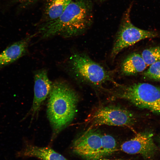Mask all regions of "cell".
Masks as SVG:
<instances>
[{
    "mask_svg": "<svg viewBox=\"0 0 160 160\" xmlns=\"http://www.w3.org/2000/svg\"><path fill=\"white\" fill-rule=\"evenodd\" d=\"M153 135L148 132L138 133L121 145V150L127 154H139L146 159H152L158 151L153 139Z\"/></svg>",
    "mask_w": 160,
    "mask_h": 160,
    "instance_id": "ba28073f",
    "label": "cell"
},
{
    "mask_svg": "<svg viewBox=\"0 0 160 160\" xmlns=\"http://www.w3.org/2000/svg\"><path fill=\"white\" fill-rule=\"evenodd\" d=\"M147 66L160 60V46L143 50L141 54Z\"/></svg>",
    "mask_w": 160,
    "mask_h": 160,
    "instance_id": "9a60e30c",
    "label": "cell"
},
{
    "mask_svg": "<svg viewBox=\"0 0 160 160\" xmlns=\"http://www.w3.org/2000/svg\"><path fill=\"white\" fill-rule=\"evenodd\" d=\"M48 97L47 115L52 127L53 139L74 119L79 98L70 85L60 80L52 82Z\"/></svg>",
    "mask_w": 160,
    "mask_h": 160,
    "instance_id": "7a4b0ae2",
    "label": "cell"
},
{
    "mask_svg": "<svg viewBox=\"0 0 160 160\" xmlns=\"http://www.w3.org/2000/svg\"><path fill=\"white\" fill-rule=\"evenodd\" d=\"M99 160H128L127 159H109L105 158H103L99 159Z\"/></svg>",
    "mask_w": 160,
    "mask_h": 160,
    "instance_id": "ac0fdd59",
    "label": "cell"
},
{
    "mask_svg": "<svg viewBox=\"0 0 160 160\" xmlns=\"http://www.w3.org/2000/svg\"><path fill=\"white\" fill-rule=\"evenodd\" d=\"M147 66L141 55L134 52L123 60L121 65L120 71L124 75H134L144 71Z\"/></svg>",
    "mask_w": 160,
    "mask_h": 160,
    "instance_id": "8fae6325",
    "label": "cell"
},
{
    "mask_svg": "<svg viewBox=\"0 0 160 160\" xmlns=\"http://www.w3.org/2000/svg\"><path fill=\"white\" fill-rule=\"evenodd\" d=\"M33 36L16 42L6 48L0 54V68L11 64L25 55Z\"/></svg>",
    "mask_w": 160,
    "mask_h": 160,
    "instance_id": "30bf717a",
    "label": "cell"
},
{
    "mask_svg": "<svg viewBox=\"0 0 160 160\" xmlns=\"http://www.w3.org/2000/svg\"><path fill=\"white\" fill-rule=\"evenodd\" d=\"M23 154L25 156L34 157L41 160H68L52 148L47 147L29 145L25 148Z\"/></svg>",
    "mask_w": 160,
    "mask_h": 160,
    "instance_id": "4fadbf2b",
    "label": "cell"
},
{
    "mask_svg": "<svg viewBox=\"0 0 160 160\" xmlns=\"http://www.w3.org/2000/svg\"><path fill=\"white\" fill-rule=\"evenodd\" d=\"M69 62L73 74L82 81L96 86L108 81L116 85L118 84L103 67L86 55L75 53L70 57Z\"/></svg>",
    "mask_w": 160,
    "mask_h": 160,
    "instance_id": "277c9868",
    "label": "cell"
},
{
    "mask_svg": "<svg viewBox=\"0 0 160 160\" xmlns=\"http://www.w3.org/2000/svg\"><path fill=\"white\" fill-rule=\"evenodd\" d=\"M117 86L119 88L113 94L115 97L160 114V87L145 83Z\"/></svg>",
    "mask_w": 160,
    "mask_h": 160,
    "instance_id": "3957f363",
    "label": "cell"
},
{
    "mask_svg": "<svg viewBox=\"0 0 160 160\" xmlns=\"http://www.w3.org/2000/svg\"><path fill=\"white\" fill-rule=\"evenodd\" d=\"M72 0H48L44 10L41 24L52 22L58 18Z\"/></svg>",
    "mask_w": 160,
    "mask_h": 160,
    "instance_id": "7c38bea8",
    "label": "cell"
},
{
    "mask_svg": "<svg viewBox=\"0 0 160 160\" xmlns=\"http://www.w3.org/2000/svg\"><path fill=\"white\" fill-rule=\"evenodd\" d=\"M93 19L92 4L89 0H72L58 18L41 24L38 33L44 39L57 36L65 38L74 37L86 31Z\"/></svg>",
    "mask_w": 160,
    "mask_h": 160,
    "instance_id": "6da1fadb",
    "label": "cell"
},
{
    "mask_svg": "<svg viewBox=\"0 0 160 160\" xmlns=\"http://www.w3.org/2000/svg\"><path fill=\"white\" fill-rule=\"evenodd\" d=\"M20 2L25 4H30L34 2L36 0H17Z\"/></svg>",
    "mask_w": 160,
    "mask_h": 160,
    "instance_id": "e0dca14e",
    "label": "cell"
},
{
    "mask_svg": "<svg viewBox=\"0 0 160 160\" xmlns=\"http://www.w3.org/2000/svg\"><path fill=\"white\" fill-rule=\"evenodd\" d=\"M131 4L125 12L116 34L111 53V57L114 58L124 49L138 41L147 38L157 36V33L138 28L132 23L130 13Z\"/></svg>",
    "mask_w": 160,
    "mask_h": 160,
    "instance_id": "5b68a950",
    "label": "cell"
},
{
    "mask_svg": "<svg viewBox=\"0 0 160 160\" xmlns=\"http://www.w3.org/2000/svg\"><path fill=\"white\" fill-rule=\"evenodd\" d=\"M34 76V96L30 112L32 117L38 114L41 106L49 95L52 84L45 69L36 71Z\"/></svg>",
    "mask_w": 160,
    "mask_h": 160,
    "instance_id": "9c48e42d",
    "label": "cell"
},
{
    "mask_svg": "<svg viewBox=\"0 0 160 160\" xmlns=\"http://www.w3.org/2000/svg\"><path fill=\"white\" fill-rule=\"evenodd\" d=\"M143 76L151 79L160 81V60L151 65L143 73Z\"/></svg>",
    "mask_w": 160,
    "mask_h": 160,
    "instance_id": "2e32d148",
    "label": "cell"
},
{
    "mask_svg": "<svg viewBox=\"0 0 160 160\" xmlns=\"http://www.w3.org/2000/svg\"><path fill=\"white\" fill-rule=\"evenodd\" d=\"M159 142L160 144V139H159Z\"/></svg>",
    "mask_w": 160,
    "mask_h": 160,
    "instance_id": "d6986e66",
    "label": "cell"
},
{
    "mask_svg": "<svg viewBox=\"0 0 160 160\" xmlns=\"http://www.w3.org/2000/svg\"><path fill=\"white\" fill-rule=\"evenodd\" d=\"M102 134L96 129L87 130L75 139L72 150L86 160L100 159Z\"/></svg>",
    "mask_w": 160,
    "mask_h": 160,
    "instance_id": "52a82bcc",
    "label": "cell"
},
{
    "mask_svg": "<svg viewBox=\"0 0 160 160\" xmlns=\"http://www.w3.org/2000/svg\"><path fill=\"white\" fill-rule=\"evenodd\" d=\"M134 114L129 110L117 106L102 107L96 110L86 121L87 130L96 129L102 125L130 127L135 122Z\"/></svg>",
    "mask_w": 160,
    "mask_h": 160,
    "instance_id": "8992f818",
    "label": "cell"
},
{
    "mask_svg": "<svg viewBox=\"0 0 160 160\" xmlns=\"http://www.w3.org/2000/svg\"><path fill=\"white\" fill-rule=\"evenodd\" d=\"M117 151V144L115 139L109 135H102L100 159L105 158Z\"/></svg>",
    "mask_w": 160,
    "mask_h": 160,
    "instance_id": "5bb4252c",
    "label": "cell"
}]
</instances>
